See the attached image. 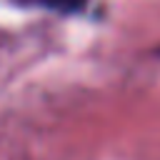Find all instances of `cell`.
Segmentation results:
<instances>
[{
  "label": "cell",
  "instance_id": "6da1fadb",
  "mask_svg": "<svg viewBox=\"0 0 160 160\" xmlns=\"http://www.w3.org/2000/svg\"><path fill=\"white\" fill-rule=\"evenodd\" d=\"M22 8H42V10H52V12H80L88 0H15Z\"/></svg>",
  "mask_w": 160,
  "mask_h": 160
}]
</instances>
